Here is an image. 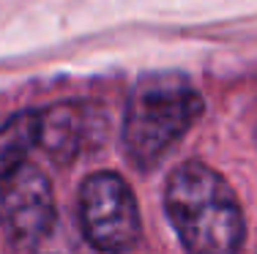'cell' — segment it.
I'll list each match as a JSON object with an SVG mask.
<instances>
[{"label":"cell","mask_w":257,"mask_h":254,"mask_svg":"<svg viewBox=\"0 0 257 254\" xmlns=\"http://www.w3.org/2000/svg\"><path fill=\"white\" fill-rule=\"evenodd\" d=\"M164 208L181 243L194 254H230L243 243V213L235 191L219 172L186 161L170 175Z\"/></svg>","instance_id":"1"},{"label":"cell","mask_w":257,"mask_h":254,"mask_svg":"<svg viewBox=\"0 0 257 254\" xmlns=\"http://www.w3.org/2000/svg\"><path fill=\"white\" fill-rule=\"evenodd\" d=\"M203 96L181 74H145L134 85L123 120V153L148 172L200 120Z\"/></svg>","instance_id":"2"},{"label":"cell","mask_w":257,"mask_h":254,"mask_svg":"<svg viewBox=\"0 0 257 254\" xmlns=\"http://www.w3.org/2000/svg\"><path fill=\"white\" fill-rule=\"evenodd\" d=\"M79 221L99 251H126L140 238V208L118 172H93L79 189Z\"/></svg>","instance_id":"3"},{"label":"cell","mask_w":257,"mask_h":254,"mask_svg":"<svg viewBox=\"0 0 257 254\" xmlns=\"http://www.w3.org/2000/svg\"><path fill=\"white\" fill-rule=\"evenodd\" d=\"M0 227L14 249H39L55 227L50 178L33 164H20L0 180Z\"/></svg>","instance_id":"4"},{"label":"cell","mask_w":257,"mask_h":254,"mask_svg":"<svg viewBox=\"0 0 257 254\" xmlns=\"http://www.w3.org/2000/svg\"><path fill=\"white\" fill-rule=\"evenodd\" d=\"M88 131V107L79 101H60L41 112L39 142L58 164H69L82 153Z\"/></svg>","instance_id":"5"},{"label":"cell","mask_w":257,"mask_h":254,"mask_svg":"<svg viewBox=\"0 0 257 254\" xmlns=\"http://www.w3.org/2000/svg\"><path fill=\"white\" fill-rule=\"evenodd\" d=\"M41 131V112L25 110L17 112L0 126V180L11 175L20 164H25L28 153L39 142Z\"/></svg>","instance_id":"6"}]
</instances>
